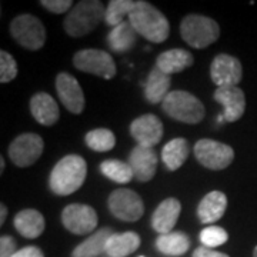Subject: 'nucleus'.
Returning <instances> with one entry per match:
<instances>
[{
    "label": "nucleus",
    "mask_w": 257,
    "mask_h": 257,
    "mask_svg": "<svg viewBox=\"0 0 257 257\" xmlns=\"http://www.w3.org/2000/svg\"><path fill=\"white\" fill-rule=\"evenodd\" d=\"M86 160L77 155H69L59 160L53 167L49 177L50 190L57 196H69L82 187L86 180Z\"/></svg>",
    "instance_id": "nucleus-1"
},
{
    "label": "nucleus",
    "mask_w": 257,
    "mask_h": 257,
    "mask_svg": "<svg viewBox=\"0 0 257 257\" xmlns=\"http://www.w3.org/2000/svg\"><path fill=\"white\" fill-rule=\"evenodd\" d=\"M128 22L138 32V35L152 43H163L170 33L169 20L149 2H138L135 10L128 16Z\"/></svg>",
    "instance_id": "nucleus-2"
},
{
    "label": "nucleus",
    "mask_w": 257,
    "mask_h": 257,
    "mask_svg": "<svg viewBox=\"0 0 257 257\" xmlns=\"http://www.w3.org/2000/svg\"><path fill=\"white\" fill-rule=\"evenodd\" d=\"M106 8L99 0L79 2L64 19L63 28L72 37H82L89 35L99 26L104 19Z\"/></svg>",
    "instance_id": "nucleus-3"
},
{
    "label": "nucleus",
    "mask_w": 257,
    "mask_h": 257,
    "mask_svg": "<svg viewBox=\"0 0 257 257\" xmlns=\"http://www.w3.org/2000/svg\"><path fill=\"white\" fill-rule=\"evenodd\" d=\"M162 109L169 117L187 124L200 123L206 113L202 101L194 94L184 90L169 93V96L162 103Z\"/></svg>",
    "instance_id": "nucleus-4"
},
{
    "label": "nucleus",
    "mask_w": 257,
    "mask_h": 257,
    "mask_svg": "<svg viewBox=\"0 0 257 257\" xmlns=\"http://www.w3.org/2000/svg\"><path fill=\"white\" fill-rule=\"evenodd\" d=\"M180 35L189 46L204 49L214 43L220 36L217 22L203 15H187L182 20Z\"/></svg>",
    "instance_id": "nucleus-5"
},
{
    "label": "nucleus",
    "mask_w": 257,
    "mask_h": 257,
    "mask_svg": "<svg viewBox=\"0 0 257 257\" xmlns=\"http://www.w3.org/2000/svg\"><path fill=\"white\" fill-rule=\"evenodd\" d=\"M10 33L20 46L39 50L46 42V29L40 19L33 15H19L10 23Z\"/></svg>",
    "instance_id": "nucleus-6"
},
{
    "label": "nucleus",
    "mask_w": 257,
    "mask_h": 257,
    "mask_svg": "<svg viewBox=\"0 0 257 257\" xmlns=\"http://www.w3.org/2000/svg\"><path fill=\"white\" fill-rule=\"evenodd\" d=\"M194 156L206 169L223 170L233 162L234 150L229 145L211 139H202L194 145Z\"/></svg>",
    "instance_id": "nucleus-7"
},
{
    "label": "nucleus",
    "mask_w": 257,
    "mask_h": 257,
    "mask_svg": "<svg viewBox=\"0 0 257 257\" xmlns=\"http://www.w3.org/2000/svg\"><path fill=\"white\" fill-rule=\"evenodd\" d=\"M73 64L80 72L94 74L103 79L116 76V64L107 52L99 49H83L73 56Z\"/></svg>",
    "instance_id": "nucleus-8"
},
{
    "label": "nucleus",
    "mask_w": 257,
    "mask_h": 257,
    "mask_svg": "<svg viewBox=\"0 0 257 257\" xmlns=\"http://www.w3.org/2000/svg\"><path fill=\"white\" fill-rule=\"evenodd\" d=\"M109 210L123 221H138L145 213V204L138 193L130 189H117L109 196Z\"/></svg>",
    "instance_id": "nucleus-9"
},
{
    "label": "nucleus",
    "mask_w": 257,
    "mask_h": 257,
    "mask_svg": "<svg viewBox=\"0 0 257 257\" xmlns=\"http://www.w3.org/2000/svg\"><path fill=\"white\" fill-rule=\"evenodd\" d=\"M97 213L87 204L73 203L66 206L62 211V223L70 233L82 236L94 231L97 227Z\"/></svg>",
    "instance_id": "nucleus-10"
},
{
    "label": "nucleus",
    "mask_w": 257,
    "mask_h": 257,
    "mask_svg": "<svg viewBox=\"0 0 257 257\" xmlns=\"http://www.w3.org/2000/svg\"><path fill=\"white\" fill-rule=\"evenodd\" d=\"M43 139L36 133H25L15 139L9 146L10 160L18 167H29L36 163L43 153Z\"/></svg>",
    "instance_id": "nucleus-11"
},
{
    "label": "nucleus",
    "mask_w": 257,
    "mask_h": 257,
    "mask_svg": "<svg viewBox=\"0 0 257 257\" xmlns=\"http://www.w3.org/2000/svg\"><path fill=\"white\" fill-rule=\"evenodd\" d=\"M243 76L241 63L237 57L230 55H217L210 66V77L217 87H230L239 84Z\"/></svg>",
    "instance_id": "nucleus-12"
},
{
    "label": "nucleus",
    "mask_w": 257,
    "mask_h": 257,
    "mask_svg": "<svg viewBox=\"0 0 257 257\" xmlns=\"http://www.w3.org/2000/svg\"><path fill=\"white\" fill-rule=\"evenodd\" d=\"M56 92L63 106L74 114H80L84 109V93L77 79L69 73L57 74L56 77Z\"/></svg>",
    "instance_id": "nucleus-13"
},
{
    "label": "nucleus",
    "mask_w": 257,
    "mask_h": 257,
    "mask_svg": "<svg viewBox=\"0 0 257 257\" xmlns=\"http://www.w3.org/2000/svg\"><path fill=\"white\" fill-rule=\"evenodd\" d=\"M130 135L139 146L153 149L163 138V123L155 114H143L132 121Z\"/></svg>",
    "instance_id": "nucleus-14"
},
{
    "label": "nucleus",
    "mask_w": 257,
    "mask_h": 257,
    "mask_svg": "<svg viewBox=\"0 0 257 257\" xmlns=\"http://www.w3.org/2000/svg\"><path fill=\"white\" fill-rule=\"evenodd\" d=\"M214 100L220 103L224 109L221 114L226 121H237L246 110V97L243 90L237 86L217 87L213 94Z\"/></svg>",
    "instance_id": "nucleus-15"
},
{
    "label": "nucleus",
    "mask_w": 257,
    "mask_h": 257,
    "mask_svg": "<svg viewBox=\"0 0 257 257\" xmlns=\"http://www.w3.org/2000/svg\"><path fill=\"white\" fill-rule=\"evenodd\" d=\"M128 165L136 180L142 183L152 180L157 170V155L155 149L138 145L128 155Z\"/></svg>",
    "instance_id": "nucleus-16"
},
{
    "label": "nucleus",
    "mask_w": 257,
    "mask_h": 257,
    "mask_svg": "<svg viewBox=\"0 0 257 257\" xmlns=\"http://www.w3.org/2000/svg\"><path fill=\"white\" fill-rule=\"evenodd\" d=\"M182 204L177 199H166L156 207L152 216V226L159 234L170 233L179 220Z\"/></svg>",
    "instance_id": "nucleus-17"
},
{
    "label": "nucleus",
    "mask_w": 257,
    "mask_h": 257,
    "mask_svg": "<svg viewBox=\"0 0 257 257\" xmlns=\"http://www.w3.org/2000/svg\"><path fill=\"white\" fill-rule=\"evenodd\" d=\"M30 111L37 123L43 126H53L59 120L60 111L56 100L45 92L36 93L30 100Z\"/></svg>",
    "instance_id": "nucleus-18"
},
{
    "label": "nucleus",
    "mask_w": 257,
    "mask_h": 257,
    "mask_svg": "<svg viewBox=\"0 0 257 257\" xmlns=\"http://www.w3.org/2000/svg\"><path fill=\"white\" fill-rule=\"evenodd\" d=\"M227 207V197L223 192L214 190L207 193L197 207V216L202 223H214L220 220Z\"/></svg>",
    "instance_id": "nucleus-19"
},
{
    "label": "nucleus",
    "mask_w": 257,
    "mask_h": 257,
    "mask_svg": "<svg viewBox=\"0 0 257 257\" xmlns=\"http://www.w3.org/2000/svg\"><path fill=\"white\" fill-rule=\"evenodd\" d=\"M193 62L194 59L190 52L184 49H170L157 56L156 67L166 74H175L183 72L187 67H192Z\"/></svg>",
    "instance_id": "nucleus-20"
},
{
    "label": "nucleus",
    "mask_w": 257,
    "mask_h": 257,
    "mask_svg": "<svg viewBox=\"0 0 257 257\" xmlns=\"http://www.w3.org/2000/svg\"><path fill=\"white\" fill-rule=\"evenodd\" d=\"M15 229L26 239H36L45 231V217L35 209H25L15 216Z\"/></svg>",
    "instance_id": "nucleus-21"
},
{
    "label": "nucleus",
    "mask_w": 257,
    "mask_h": 257,
    "mask_svg": "<svg viewBox=\"0 0 257 257\" xmlns=\"http://www.w3.org/2000/svg\"><path fill=\"white\" fill-rule=\"evenodd\" d=\"M170 83H172L170 74H166L159 67H155L149 74L146 84H145V96H146L147 101H150L153 104L163 103L170 93L169 92Z\"/></svg>",
    "instance_id": "nucleus-22"
},
{
    "label": "nucleus",
    "mask_w": 257,
    "mask_h": 257,
    "mask_svg": "<svg viewBox=\"0 0 257 257\" xmlns=\"http://www.w3.org/2000/svg\"><path fill=\"white\" fill-rule=\"evenodd\" d=\"M140 246V237L135 231L113 233L106 244V257H126Z\"/></svg>",
    "instance_id": "nucleus-23"
},
{
    "label": "nucleus",
    "mask_w": 257,
    "mask_h": 257,
    "mask_svg": "<svg viewBox=\"0 0 257 257\" xmlns=\"http://www.w3.org/2000/svg\"><path fill=\"white\" fill-rule=\"evenodd\" d=\"M114 231L110 227H103V229L94 231L92 236H89L74 248L72 257H99L104 254L107 240L110 239Z\"/></svg>",
    "instance_id": "nucleus-24"
},
{
    "label": "nucleus",
    "mask_w": 257,
    "mask_h": 257,
    "mask_svg": "<svg viewBox=\"0 0 257 257\" xmlns=\"http://www.w3.org/2000/svg\"><path fill=\"white\" fill-rule=\"evenodd\" d=\"M136 40H138V32L135 30L130 22L124 20L119 26L111 29L107 36V45L111 52L124 53L136 45Z\"/></svg>",
    "instance_id": "nucleus-25"
},
{
    "label": "nucleus",
    "mask_w": 257,
    "mask_h": 257,
    "mask_svg": "<svg viewBox=\"0 0 257 257\" xmlns=\"http://www.w3.org/2000/svg\"><path fill=\"white\" fill-rule=\"evenodd\" d=\"M156 247L166 256H183L190 247V240L183 231H170L167 234H160L157 237Z\"/></svg>",
    "instance_id": "nucleus-26"
},
{
    "label": "nucleus",
    "mask_w": 257,
    "mask_h": 257,
    "mask_svg": "<svg viewBox=\"0 0 257 257\" xmlns=\"http://www.w3.org/2000/svg\"><path fill=\"white\" fill-rule=\"evenodd\" d=\"M189 156V145L186 139L177 138L166 143L162 150V160L170 172L180 169Z\"/></svg>",
    "instance_id": "nucleus-27"
},
{
    "label": "nucleus",
    "mask_w": 257,
    "mask_h": 257,
    "mask_svg": "<svg viewBox=\"0 0 257 257\" xmlns=\"http://www.w3.org/2000/svg\"><path fill=\"white\" fill-rule=\"evenodd\" d=\"M100 172L104 177H107V179H110V180L119 184H126L132 182V179H135L130 165L116 160V159L104 160L100 165Z\"/></svg>",
    "instance_id": "nucleus-28"
},
{
    "label": "nucleus",
    "mask_w": 257,
    "mask_h": 257,
    "mask_svg": "<svg viewBox=\"0 0 257 257\" xmlns=\"http://www.w3.org/2000/svg\"><path fill=\"white\" fill-rule=\"evenodd\" d=\"M138 2L135 0H111L109 2V6L106 8L104 13V22L111 26L116 28L120 23L124 22L126 16H130V13L135 10Z\"/></svg>",
    "instance_id": "nucleus-29"
},
{
    "label": "nucleus",
    "mask_w": 257,
    "mask_h": 257,
    "mask_svg": "<svg viewBox=\"0 0 257 257\" xmlns=\"http://www.w3.org/2000/svg\"><path fill=\"white\" fill-rule=\"evenodd\" d=\"M84 142L94 152H109L116 145V138L109 128H94L86 135Z\"/></svg>",
    "instance_id": "nucleus-30"
},
{
    "label": "nucleus",
    "mask_w": 257,
    "mask_h": 257,
    "mask_svg": "<svg viewBox=\"0 0 257 257\" xmlns=\"http://www.w3.org/2000/svg\"><path fill=\"white\" fill-rule=\"evenodd\" d=\"M227 239H229L227 231L219 227V226H209V227H206L200 231V241L204 247H217V246L224 244Z\"/></svg>",
    "instance_id": "nucleus-31"
},
{
    "label": "nucleus",
    "mask_w": 257,
    "mask_h": 257,
    "mask_svg": "<svg viewBox=\"0 0 257 257\" xmlns=\"http://www.w3.org/2000/svg\"><path fill=\"white\" fill-rule=\"evenodd\" d=\"M18 74V63L9 52H0V82H12Z\"/></svg>",
    "instance_id": "nucleus-32"
},
{
    "label": "nucleus",
    "mask_w": 257,
    "mask_h": 257,
    "mask_svg": "<svg viewBox=\"0 0 257 257\" xmlns=\"http://www.w3.org/2000/svg\"><path fill=\"white\" fill-rule=\"evenodd\" d=\"M40 5L52 13L62 15L69 10L73 9V2L72 0H42Z\"/></svg>",
    "instance_id": "nucleus-33"
},
{
    "label": "nucleus",
    "mask_w": 257,
    "mask_h": 257,
    "mask_svg": "<svg viewBox=\"0 0 257 257\" xmlns=\"http://www.w3.org/2000/svg\"><path fill=\"white\" fill-rule=\"evenodd\" d=\"M16 253H18L16 240L12 236H2L0 237V257H13Z\"/></svg>",
    "instance_id": "nucleus-34"
},
{
    "label": "nucleus",
    "mask_w": 257,
    "mask_h": 257,
    "mask_svg": "<svg viewBox=\"0 0 257 257\" xmlns=\"http://www.w3.org/2000/svg\"><path fill=\"white\" fill-rule=\"evenodd\" d=\"M13 257H45V254L36 246H26V247L18 250V253Z\"/></svg>",
    "instance_id": "nucleus-35"
},
{
    "label": "nucleus",
    "mask_w": 257,
    "mask_h": 257,
    "mask_svg": "<svg viewBox=\"0 0 257 257\" xmlns=\"http://www.w3.org/2000/svg\"><path fill=\"white\" fill-rule=\"evenodd\" d=\"M193 257H229L224 253H220V251H216L213 248L209 247H197L194 251H193Z\"/></svg>",
    "instance_id": "nucleus-36"
},
{
    "label": "nucleus",
    "mask_w": 257,
    "mask_h": 257,
    "mask_svg": "<svg viewBox=\"0 0 257 257\" xmlns=\"http://www.w3.org/2000/svg\"><path fill=\"white\" fill-rule=\"evenodd\" d=\"M6 216H8V209L5 204H0V224H3L6 220Z\"/></svg>",
    "instance_id": "nucleus-37"
},
{
    "label": "nucleus",
    "mask_w": 257,
    "mask_h": 257,
    "mask_svg": "<svg viewBox=\"0 0 257 257\" xmlns=\"http://www.w3.org/2000/svg\"><path fill=\"white\" fill-rule=\"evenodd\" d=\"M3 170H5V159L0 157V173H3Z\"/></svg>",
    "instance_id": "nucleus-38"
},
{
    "label": "nucleus",
    "mask_w": 257,
    "mask_h": 257,
    "mask_svg": "<svg viewBox=\"0 0 257 257\" xmlns=\"http://www.w3.org/2000/svg\"><path fill=\"white\" fill-rule=\"evenodd\" d=\"M253 257H257V246L254 247V251H253Z\"/></svg>",
    "instance_id": "nucleus-39"
},
{
    "label": "nucleus",
    "mask_w": 257,
    "mask_h": 257,
    "mask_svg": "<svg viewBox=\"0 0 257 257\" xmlns=\"http://www.w3.org/2000/svg\"><path fill=\"white\" fill-rule=\"evenodd\" d=\"M139 257H143V256H139Z\"/></svg>",
    "instance_id": "nucleus-40"
}]
</instances>
